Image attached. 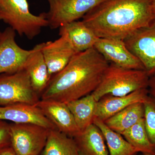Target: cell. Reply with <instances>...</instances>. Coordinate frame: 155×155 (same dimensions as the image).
I'll return each mask as SVG.
<instances>
[{"label":"cell","instance_id":"cell-25","mask_svg":"<svg viewBox=\"0 0 155 155\" xmlns=\"http://www.w3.org/2000/svg\"><path fill=\"white\" fill-rule=\"evenodd\" d=\"M147 88L150 96L155 100V73L149 77Z\"/></svg>","mask_w":155,"mask_h":155},{"label":"cell","instance_id":"cell-20","mask_svg":"<svg viewBox=\"0 0 155 155\" xmlns=\"http://www.w3.org/2000/svg\"><path fill=\"white\" fill-rule=\"evenodd\" d=\"M41 155H79L74 139L54 129L49 131L47 140Z\"/></svg>","mask_w":155,"mask_h":155},{"label":"cell","instance_id":"cell-11","mask_svg":"<svg viewBox=\"0 0 155 155\" xmlns=\"http://www.w3.org/2000/svg\"><path fill=\"white\" fill-rule=\"evenodd\" d=\"M59 131L73 137L81 131L67 104L52 100H41L35 105Z\"/></svg>","mask_w":155,"mask_h":155},{"label":"cell","instance_id":"cell-7","mask_svg":"<svg viewBox=\"0 0 155 155\" xmlns=\"http://www.w3.org/2000/svg\"><path fill=\"white\" fill-rule=\"evenodd\" d=\"M49 10L45 13L48 26L51 29L83 18L103 0H47Z\"/></svg>","mask_w":155,"mask_h":155},{"label":"cell","instance_id":"cell-23","mask_svg":"<svg viewBox=\"0 0 155 155\" xmlns=\"http://www.w3.org/2000/svg\"><path fill=\"white\" fill-rule=\"evenodd\" d=\"M143 104L146 129L150 141L155 147V100L149 96Z\"/></svg>","mask_w":155,"mask_h":155},{"label":"cell","instance_id":"cell-22","mask_svg":"<svg viewBox=\"0 0 155 155\" xmlns=\"http://www.w3.org/2000/svg\"><path fill=\"white\" fill-rule=\"evenodd\" d=\"M137 150L145 155H155V147L147 134L144 118L121 134Z\"/></svg>","mask_w":155,"mask_h":155},{"label":"cell","instance_id":"cell-9","mask_svg":"<svg viewBox=\"0 0 155 155\" xmlns=\"http://www.w3.org/2000/svg\"><path fill=\"white\" fill-rule=\"evenodd\" d=\"M16 31L10 27L0 38V75L13 74L24 69L31 50L20 47L15 40Z\"/></svg>","mask_w":155,"mask_h":155},{"label":"cell","instance_id":"cell-8","mask_svg":"<svg viewBox=\"0 0 155 155\" xmlns=\"http://www.w3.org/2000/svg\"><path fill=\"white\" fill-rule=\"evenodd\" d=\"M128 50L140 60L149 77L155 73V22L124 39Z\"/></svg>","mask_w":155,"mask_h":155},{"label":"cell","instance_id":"cell-1","mask_svg":"<svg viewBox=\"0 0 155 155\" xmlns=\"http://www.w3.org/2000/svg\"><path fill=\"white\" fill-rule=\"evenodd\" d=\"M153 0H103L87 13L84 23L99 38L124 40L155 22Z\"/></svg>","mask_w":155,"mask_h":155},{"label":"cell","instance_id":"cell-2","mask_svg":"<svg viewBox=\"0 0 155 155\" xmlns=\"http://www.w3.org/2000/svg\"><path fill=\"white\" fill-rule=\"evenodd\" d=\"M109 63L94 48L77 53L51 78L41 100L67 103L91 94L101 82Z\"/></svg>","mask_w":155,"mask_h":155},{"label":"cell","instance_id":"cell-29","mask_svg":"<svg viewBox=\"0 0 155 155\" xmlns=\"http://www.w3.org/2000/svg\"></svg>","mask_w":155,"mask_h":155},{"label":"cell","instance_id":"cell-18","mask_svg":"<svg viewBox=\"0 0 155 155\" xmlns=\"http://www.w3.org/2000/svg\"><path fill=\"white\" fill-rule=\"evenodd\" d=\"M144 104L136 103L104 121L111 130L121 134L144 118Z\"/></svg>","mask_w":155,"mask_h":155},{"label":"cell","instance_id":"cell-27","mask_svg":"<svg viewBox=\"0 0 155 155\" xmlns=\"http://www.w3.org/2000/svg\"><path fill=\"white\" fill-rule=\"evenodd\" d=\"M152 7L153 12L154 14H155V0H153L152 1Z\"/></svg>","mask_w":155,"mask_h":155},{"label":"cell","instance_id":"cell-4","mask_svg":"<svg viewBox=\"0 0 155 155\" xmlns=\"http://www.w3.org/2000/svg\"><path fill=\"white\" fill-rule=\"evenodd\" d=\"M0 20L20 36L30 40L38 36L43 28L48 26L45 13L34 15L27 0H0Z\"/></svg>","mask_w":155,"mask_h":155},{"label":"cell","instance_id":"cell-12","mask_svg":"<svg viewBox=\"0 0 155 155\" xmlns=\"http://www.w3.org/2000/svg\"><path fill=\"white\" fill-rule=\"evenodd\" d=\"M60 35L54 41L43 43L42 53L51 78L62 71L78 53L65 35Z\"/></svg>","mask_w":155,"mask_h":155},{"label":"cell","instance_id":"cell-10","mask_svg":"<svg viewBox=\"0 0 155 155\" xmlns=\"http://www.w3.org/2000/svg\"><path fill=\"white\" fill-rule=\"evenodd\" d=\"M94 48L109 63L125 69L145 70L141 61L128 50L122 40L99 38Z\"/></svg>","mask_w":155,"mask_h":155},{"label":"cell","instance_id":"cell-26","mask_svg":"<svg viewBox=\"0 0 155 155\" xmlns=\"http://www.w3.org/2000/svg\"><path fill=\"white\" fill-rule=\"evenodd\" d=\"M0 155H17L11 145L0 148Z\"/></svg>","mask_w":155,"mask_h":155},{"label":"cell","instance_id":"cell-17","mask_svg":"<svg viewBox=\"0 0 155 155\" xmlns=\"http://www.w3.org/2000/svg\"><path fill=\"white\" fill-rule=\"evenodd\" d=\"M73 139L79 155H109L104 135L98 127L94 124Z\"/></svg>","mask_w":155,"mask_h":155},{"label":"cell","instance_id":"cell-15","mask_svg":"<svg viewBox=\"0 0 155 155\" xmlns=\"http://www.w3.org/2000/svg\"><path fill=\"white\" fill-rule=\"evenodd\" d=\"M42 45L43 43L37 45L31 50L24 68L34 90L39 95L46 88L51 78L42 53Z\"/></svg>","mask_w":155,"mask_h":155},{"label":"cell","instance_id":"cell-16","mask_svg":"<svg viewBox=\"0 0 155 155\" xmlns=\"http://www.w3.org/2000/svg\"><path fill=\"white\" fill-rule=\"evenodd\" d=\"M65 35L77 52L94 48L99 38L82 21H75L62 25L59 28V35Z\"/></svg>","mask_w":155,"mask_h":155},{"label":"cell","instance_id":"cell-3","mask_svg":"<svg viewBox=\"0 0 155 155\" xmlns=\"http://www.w3.org/2000/svg\"><path fill=\"white\" fill-rule=\"evenodd\" d=\"M149 76L144 70L128 69L109 64L101 82L91 94L97 101L107 95L124 96L147 88Z\"/></svg>","mask_w":155,"mask_h":155},{"label":"cell","instance_id":"cell-6","mask_svg":"<svg viewBox=\"0 0 155 155\" xmlns=\"http://www.w3.org/2000/svg\"><path fill=\"white\" fill-rule=\"evenodd\" d=\"M49 129L30 123L10 125L11 145L17 155H39L44 148Z\"/></svg>","mask_w":155,"mask_h":155},{"label":"cell","instance_id":"cell-13","mask_svg":"<svg viewBox=\"0 0 155 155\" xmlns=\"http://www.w3.org/2000/svg\"><path fill=\"white\" fill-rule=\"evenodd\" d=\"M0 120L16 124H35L49 130H58L35 105L16 104L0 106Z\"/></svg>","mask_w":155,"mask_h":155},{"label":"cell","instance_id":"cell-28","mask_svg":"<svg viewBox=\"0 0 155 155\" xmlns=\"http://www.w3.org/2000/svg\"><path fill=\"white\" fill-rule=\"evenodd\" d=\"M2 32L0 31V38H1V35H2Z\"/></svg>","mask_w":155,"mask_h":155},{"label":"cell","instance_id":"cell-21","mask_svg":"<svg viewBox=\"0 0 155 155\" xmlns=\"http://www.w3.org/2000/svg\"><path fill=\"white\" fill-rule=\"evenodd\" d=\"M93 124L102 133L110 155H136L138 153L121 134L110 129L102 120L94 117Z\"/></svg>","mask_w":155,"mask_h":155},{"label":"cell","instance_id":"cell-24","mask_svg":"<svg viewBox=\"0 0 155 155\" xmlns=\"http://www.w3.org/2000/svg\"><path fill=\"white\" fill-rule=\"evenodd\" d=\"M10 145V125L0 120V148Z\"/></svg>","mask_w":155,"mask_h":155},{"label":"cell","instance_id":"cell-14","mask_svg":"<svg viewBox=\"0 0 155 155\" xmlns=\"http://www.w3.org/2000/svg\"><path fill=\"white\" fill-rule=\"evenodd\" d=\"M149 96L148 88L137 90L124 96H105L97 101L95 117L104 121L128 106L144 103Z\"/></svg>","mask_w":155,"mask_h":155},{"label":"cell","instance_id":"cell-5","mask_svg":"<svg viewBox=\"0 0 155 155\" xmlns=\"http://www.w3.org/2000/svg\"><path fill=\"white\" fill-rule=\"evenodd\" d=\"M39 100L24 69L13 74L0 75V106L16 104L36 105Z\"/></svg>","mask_w":155,"mask_h":155},{"label":"cell","instance_id":"cell-19","mask_svg":"<svg viewBox=\"0 0 155 155\" xmlns=\"http://www.w3.org/2000/svg\"><path fill=\"white\" fill-rule=\"evenodd\" d=\"M97 101L91 94L67 103L81 131L93 124Z\"/></svg>","mask_w":155,"mask_h":155}]
</instances>
